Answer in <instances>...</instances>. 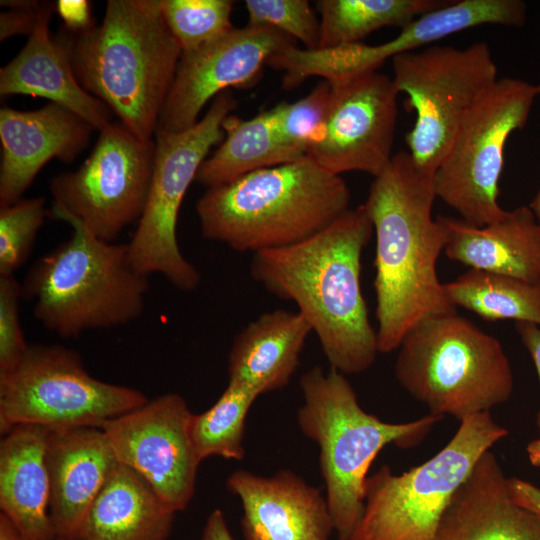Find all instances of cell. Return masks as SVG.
<instances>
[{
	"instance_id": "cell-1",
	"label": "cell",
	"mask_w": 540,
	"mask_h": 540,
	"mask_svg": "<svg viewBox=\"0 0 540 540\" xmlns=\"http://www.w3.org/2000/svg\"><path fill=\"white\" fill-rule=\"evenodd\" d=\"M374 233L360 205L313 236L254 253L251 277L270 294L295 303L318 337L331 368L359 374L378 349L361 290V257Z\"/></svg>"
},
{
	"instance_id": "cell-2",
	"label": "cell",
	"mask_w": 540,
	"mask_h": 540,
	"mask_svg": "<svg viewBox=\"0 0 540 540\" xmlns=\"http://www.w3.org/2000/svg\"><path fill=\"white\" fill-rule=\"evenodd\" d=\"M435 198L433 175L401 151L374 178L363 204L376 236L379 352L396 350L420 321L457 312L437 274L448 237L441 217L432 218Z\"/></svg>"
},
{
	"instance_id": "cell-3",
	"label": "cell",
	"mask_w": 540,
	"mask_h": 540,
	"mask_svg": "<svg viewBox=\"0 0 540 540\" xmlns=\"http://www.w3.org/2000/svg\"><path fill=\"white\" fill-rule=\"evenodd\" d=\"M54 38L82 88L151 140L182 55L160 0H109L99 25L77 31L62 25Z\"/></svg>"
},
{
	"instance_id": "cell-4",
	"label": "cell",
	"mask_w": 540,
	"mask_h": 540,
	"mask_svg": "<svg viewBox=\"0 0 540 540\" xmlns=\"http://www.w3.org/2000/svg\"><path fill=\"white\" fill-rule=\"evenodd\" d=\"M350 200L341 175L305 155L207 188L196 213L204 238L254 254L313 236L350 209Z\"/></svg>"
},
{
	"instance_id": "cell-5",
	"label": "cell",
	"mask_w": 540,
	"mask_h": 540,
	"mask_svg": "<svg viewBox=\"0 0 540 540\" xmlns=\"http://www.w3.org/2000/svg\"><path fill=\"white\" fill-rule=\"evenodd\" d=\"M56 219L70 224L71 237L39 257L22 283L35 319L62 338L137 320L150 282L133 266L128 245L102 241L72 217Z\"/></svg>"
},
{
	"instance_id": "cell-6",
	"label": "cell",
	"mask_w": 540,
	"mask_h": 540,
	"mask_svg": "<svg viewBox=\"0 0 540 540\" xmlns=\"http://www.w3.org/2000/svg\"><path fill=\"white\" fill-rule=\"evenodd\" d=\"M304 403L297 412L301 432L320 448L326 500L338 540H350L362 516L365 481L387 445H418L442 417L428 414L389 423L365 412L345 375L315 366L299 381Z\"/></svg>"
},
{
	"instance_id": "cell-7",
	"label": "cell",
	"mask_w": 540,
	"mask_h": 540,
	"mask_svg": "<svg viewBox=\"0 0 540 540\" xmlns=\"http://www.w3.org/2000/svg\"><path fill=\"white\" fill-rule=\"evenodd\" d=\"M397 349L396 378L429 414L461 422L512 395L513 372L501 343L457 312L420 321Z\"/></svg>"
},
{
	"instance_id": "cell-8",
	"label": "cell",
	"mask_w": 540,
	"mask_h": 540,
	"mask_svg": "<svg viewBox=\"0 0 540 540\" xmlns=\"http://www.w3.org/2000/svg\"><path fill=\"white\" fill-rule=\"evenodd\" d=\"M508 432L490 412L479 413L461 421L421 465L400 475L382 466L365 481L363 513L350 540H432L455 492Z\"/></svg>"
},
{
	"instance_id": "cell-9",
	"label": "cell",
	"mask_w": 540,
	"mask_h": 540,
	"mask_svg": "<svg viewBox=\"0 0 540 540\" xmlns=\"http://www.w3.org/2000/svg\"><path fill=\"white\" fill-rule=\"evenodd\" d=\"M147 401L138 389L93 377L76 350L29 344L13 367L0 371V433L23 424L100 428Z\"/></svg>"
},
{
	"instance_id": "cell-10",
	"label": "cell",
	"mask_w": 540,
	"mask_h": 540,
	"mask_svg": "<svg viewBox=\"0 0 540 540\" xmlns=\"http://www.w3.org/2000/svg\"><path fill=\"white\" fill-rule=\"evenodd\" d=\"M235 106V98L226 90L214 98L206 114L191 128L155 132L150 191L127 245L136 270L147 276L160 274L181 291L195 290L201 276L180 250L176 233L178 214L208 152L223 141V124Z\"/></svg>"
},
{
	"instance_id": "cell-11",
	"label": "cell",
	"mask_w": 540,
	"mask_h": 540,
	"mask_svg": "<svg viewBox=\"0 0 540 540\" xmlns=\"http://www.w3.org/2000/svg\"><path fill=\"white\" fill-rule=\"evenodd\" d=\"M391 60L393 84L398 94H406V109L416 114L405 136L408 153L433 175L469 110L498 80L496 63L482 41L464 49L432 45Z\"/></svg>"
},
{
	"instance_id": "cell-12",
	"label": "cell",
	"mask_w": 540,
	"mask_h": 540,
	"mask_svg": "<svg viewBox=\"0 0 540 540\" xmlns=\"http://www.w3.org/2000/svg\"><path fill=\"white\" fill-rule=\"evenodd\" d=\"M538 85L498 79L467 113L445 157L433 174L436 197L462 220L485 226L506 213L498 203L499 179L508 137L529 118Z\"/></svg>"
},
{
	"instance_id": "cell-13",
	"label": "cell",
	"mask_w": 540,
	"mask_h": 540,
	"mask_svg": "<svg viewBox=\"0 0 540 540\" xmlns=\"http://www.w3.org/2000/svg\"><path fill=\"white\" fill-rule=\"evenodd\" d=\"M155 153V141L140 139L119 120L111 122L78 169L51 179L49 214L72 217L96 238L115 242L143 214Z\"/></svg>"
},
{
	"instance_id": "cell-14",
	"label": "cell",
	"mask_w": 540,
	"mask_h": 540,
	"mask_svg": "<svg viewBox=\"0 0 540 540\" xmlns=\"http://www.w3.org/2000/svg\"><path fill=\"white\" fill-rule=\"evenodd\" d=\"M328 82L325 121L306 155L333 174L377 177L393 157L398 92L392 78L369 70Z\"/></svg>"
},
{
	"instance_id": "cell-15",
	"label": "cell",
	"mask_w": 540,
	"mask_h": 540,
	"mask_svg": "<svg viewBox=\"0 0 540 540\" xmlns=\"http://www.w3.org/2000/svg\"><path fill=\"white\" fill-rule=\"evenodd\" d=\"M177 393H166L102 424L119 463L139 474L175 512L194 496L201 463L191 441L192 416Z\"/></svg>"
},
{
	"instance_id": "cell-16",
	"label": "cell",
	"mask_w": 540,
	"mask_h": 540,
	"mask_svg": "<svg viewBox=\"0 0 540 540\" xmlns=\"http://www.w3.org/2000/svg\"><path fill=\"white\" fill-rule=\"evenodd\" d=\"M296 42L274 28L247 24L197 49L182 52L156 131L191 128L210 99L229 87L253 84L273 56Z\"/></svg>"
},
{
	"instance_id": "cell-17",
	"label": "cell",
	"mask_w": 540,
	"mask_h": 540,
	"mask_svg": "<svg viewBox=\"0 0 540 540\" xmlns=\"http://www.w3.org/2000/svg\"><path fill=\"white\" fill-rule=\"evenodd\" d=\"M87 121L54 102L31 111L0 109V207L16 203L51 159L72 162L89 144Z\"/></svg>"
},
{
	"instance_id": "cell-18",
	"label": "cell",
	"mask_w": 540,
	"mask_h": 540,
	"mask_svg": "<svg viewBox=\"0 0 540 540\" xmlns=\"http://www.w3.org/2000/svg\"><path fill=\"white\" fill-rule=\"evenodd\" d=\"M226 486L241 501L246 540H329L334 530L326 497L291 470L266 477L238 469Z\"/></svg>"
},
{
	"instance_id": "cell-19",
	"label": "cell",
	"mask_w": 540,
	"mask_h": 540,
	"mask_svg": "<svg viewBox=\"0 0 540 540\" xmlns=\"http://www.w3.org/2000/svg\"><path fill=\"white\" fill-rule=\"evenodd\" d=\"M50 517L58 537L78 539L118 460L100 428L49 430Z\"/></svg>"
},
{
	"instance_id": "cell-20",
	"label": "cell",
	"mask_w": 540,
	"mask_h": 540,
	"mask_svg": "<svg viewBox=\"0 0 540 540\" xmlns=\"http://www.w3.org/2000/svg\"><path fill=\"white\" fill-rule=\"evenodd\" d=\"M432 540H540V516L510 498L507 477L488 450L455 492Z\"/></svg>"
},
{
	"instance_id": "cell-21",
	"label": "cell",
	"mask_w": 540,
	"mask_h": 540,
	"mask_svg": "<svg viewBox=\"0 0 540 540\" xmlns=\"http://www.w3.org/2000/svg\"><path fill=\"white\" fill-rule=\"evenodd\" d=\"M55 10L56 4L41 1L36 26L25 46L0 69V94L44 97L101 131L112 122L115 114L82 88L65 50L50 36L49 23Z\"/></svg>"
},
{
	"instance_id": "cell-22",
	"label": "cell",
	"mask_w": 540,
	"mask_h": 540,
	"mask_svg": "<svg viewBox=\"0 0 540 540\" xmlns=\"http://www.w3.org/2000/svg\"><path fill=\"white\" fill-rule=\"evenodd\" d=\"M48 432L37 425H18L0 442V513L21 540L57 539L50 517Z\"/></svg>"
},
{
	"instance_id": "cell-23",
	"label": "cell",
	"mask_w": 540,
	"mask_h": 540,
	"mask_svg": "<svg viewBox=\"0 0 540 540\" xmlns=\"http://www.w3.org/2000/svg\"><path fill=\"white\" fill-rule=\"evenodd\" d=\"M446 231V256L470 268L540 279V227L529 206H521L498 221L475 226L462 219L441 217Z\"/></svg>"
},
{
	"instance_id": "cell-24",
	"label": "cell",
	"mask_w": 540,
	"mask_h": 540,
	"mask_svg": "<svg viewBox=\"0 0 540 540\" xmlns=\"http://www.w3.org/2000/svg\"><path fill=\"white\" fill-rule=\"evenodd\" d=\"M313 333L298 311L275 309L247 324L228 355V381L258 395L280 390L296 372L308 336Z\"/></svg>"
},
{
	"instance_id": "cell-25",
	"label": "cell",
	"mask_w": 540,
	"mask_h": 540,
	"mask_svg": "<svg viewBox=\"0 0 540 540\" xmlns=\"http://www.w3.org/2000/svg\"><path fill=\"white\" fill-rule=\"evenodd\" d=\"M175 514L139 474L118 462L78 540H167Z\"/></svg>"
},
{
	"instance_id": "cell-26",
	"label": "cell",
	"mask_w": 540,
	"mask_h": 540,
	"mask_svg": "<svg viewBox=\"0 0 540 540\" xmlns=\"http://www.w3.org/2000/svg\"><path fill=\"white\" fill-rule=\"evenodd\" d=\"M226 137L200 166L195 181L207 188L229 183L253 171L295 161L282 144L270 110L248 120L229 115Z\"/></svg>"
},
{
	"instance_id": "cell-27",
	"label": "cell",
	"mask_w": 540,
	"mask_h": 540,
	"mask_svg": "<svg viewBox=\"0 0 540 540\" xmlns=\"http://www.w3.org/2000/svg\"><path fill=\"white\" fill-rule=\"evenodd\" d=\"M448 299L487 320L512 319L540 326V279L470 268L455 280L443 283Z\"/></svg>"
},
{
	"instance_id": "cell-28",
	"label": "cell",
	"mask_w": 540,
	"mask_h": 540,
	"mask_svg": "<svg viewBox=\"0 0 540 540\" xmlns=\"http://www.w3.org/2000/svg\"><path fill=\"white\" fill-rule=\"evenodd\" d=\"M445 0H321L318 48L358 43L385 26L405 27L417 17L444 6ZM317 48V49H318Z\"/></svg>"
},
{
	"instance_id": "cell-29",
	"label": "cell",
	"mask_w": 540,
	"mask_h": 540,
	"mask_svg": "<svg viewBox=\"0 0 540 540\" xmlns=\"http://www.w3.org/2000/svg\"><path fill=\"white\" fill-rule=\"evenodd\" d=\"M258 396L250 387L228 381L209 409L192 414L189 432L201 462L212 456L232 460L244 458L246 416Z\"/></svg>"
},
{
	"instance_id": "cell-30",
	"label": "cell",
	"mask_w": 540,
	"mask_h": 540,
	"mask_svg": "<svg viewBox=\"0 0 540 540\" xmlns=\"http://www.w3.org/2000/svg\"><path fill=\"white\" fill-rule=\"evenodd\" d=\"M164 20L182 52L197 49L234 28L230 0H160Z\"/></svg>"
},
{
	"instance_id": "cell-31",
	"label": "cell",
	"mask_w": 540,
	"mask_h": 540,
	"mask_svg": "<svg viewBox=\"0 0 540 540\" xmlns=\"http://www.w3.org/2000/svg\"><path fill=\"white\" fill-rule=\"evenodd\" d=\"M42 196L0 207V275H14L28 259L49 211Z\"/></svg>"
},
{
	"instance_id": "cell-32",
	"label": "cell",
	"mask_w": 540,
	"mask_h": 540,
	"mask_svg": "<svg viewBox=\"0 0 540 540\" xmlns=\"http://www.w3.org/2000/svg\"><path fill=\"white\" fill-rule=\"evenodd\" d=\"M330 84L321 81L305 97L294 103L281 102L271 109L278 136L293 157L298 160L320 133L325 121Z\"/></svg>"
},
{
	"instance_id": "cell-33",
	"label": "cell",
	"mask_w": 540,
	"mask_h": 540,
	"mask_svg": "<svg viewBox=\"0 0 540 540\" xmlns=\"http://www.w3.org/2000/svg\"><path fill=\"white\" fill-rule=\"evenodd\" d=\"M248 25L271 27L317 49L320 22L306 0H246Z\"/></svg>"
},
{
	"instance_id": "cell-34",
	"label": "cell",
	"mask_w": 540,
	"mask_h": 540,
	"mask_svg": "<svg viewBox=\"0 0 540 540\" xmlns=\"http://www.w3.org/2000/svg\"><path fill=\"white\" fill-rule=\"evenodd\" d=\"M22 284L14 275H0V371L13 367L23 356L24 339L19 316Z\"/></svg>"
},
{
	"instance_id": "cell-35",
	"label": "cell",
	"mask_w": 540,
	"mask_h": 540,
	"mask_svg": "<svg viewBox=\"0 0 540 540\" xmlns=\"http://www.w3.org/2000/svg\"><path fill=\"white\" fill-rule=\"evenodd\" d=\"M1 6L9 10L0 13V41L16 35H28L33 32L41 2L32 0H2Z\"/></svg>"
},
{
	"instance_id": "cell-36",
	"label": "cell",
	"mask_w": 540,
	"mask_h": 540,
	"mask_svg": "<svg viewBox=\"0 0 540 540\" xmlns=\"http://www.w3.org/2000/svg\"><path fill=\"white\" fill-rule=\"evenodd\" d=\"M56 11L63 20V26L70 30H82L95 24L90 3L86 0H59Z\"/></svg>"
},
{
	"instance_id": "cell-37",
	"label": "cell",
	"mask_w": 540,
	"mask_h": 540,
	"mask_svg": "<svg viewBox=\"0 0 540 540\" xmlns=\"http://www.w3.org/2000/svg\"><path fill=\"white\" fill-rule=\"evenodd\" d=\"M510 498L518 505L540 516V488L516 477L507 478Z\"/></svg>"
},
{
	"instance_id": "cell-38",
	"label": "cell",
	"mask_w": 540,
	"mask_h": 540,
	"mask_svg": "<svg viewBox=\"0 0 540 540\" xmlns=\"http://www.w3.org/2000/svg\"><path fill=\"white\" fill-rule=\"evenodd\" d=\"M516 330L532 357L540 382V326L528 322H516ZM536 424L540 436V409L537 413Z\"/></svg>"
},
{
	"instance_id": "cell-39",
	"label": "cell",
	"mask_w": 540,
	"mask_h": 540,
	"mask_svg": "<svg viewBox=\"0 0 540 540\" xmlns=\"http://www.w3.org/2000/svg\"><path fill=\"white\" fill-rule=\"evenodd\" d=\"M201 540H234L220 509L213 510L204 524Z\"/></svg>"
},
{
	"instance_id": "cell-40",
	"label": "cell",
	"mask_w": 540,
	"mask_h": 540,
	"mask_svg": "<svg viewBox=\"0 0 540 540\" xmlns=\"http://www.w3.org/2000/svg\"><path fill=\"white\" fill-rule=\"evenodd\" d=\"M0 540H21L10 520L0 513Z\"/></svg>"
},
{
	"instance_id": "cell-41",
	"label": "cell",
	"mask_w": 540,
	"mask_h": 540,
	"mask_svg": "<svg viewBox=\"0 0 540 540\" xmlns=\"http://www.w3.org/2000/svg\"><path fill=\"white\" fill-rule=\"evenodd\" d=\"M526 450L531 464L533 466H540V438L531 441Z\"/></svg>"
},
{
	"instance_id": "cell-42",
	"label": "cell",
	"mask_w": 540,
	"mask_h": 540,
	"mask_svg": "<svg viewBox=\"0 0 540 540\" xmlns=\"http://www.w3.org/2000/svg\"><path fill=\"white\" fill-rule=\"evenodd\" d=\"M539 89H540V81L539 83L537 84ZM530 209L532 210L535 218H536V221L540 227V190L537 192V194L535 195V197L533 198V200L531 201L530 205H529Z\"/></svg>"
},
{
	"instance_id": "cell-43",
	"label": "cell",
	"mask_w": 540,
	"mask_h": 540,
	"mask_svg": "<svg viewBox=\"0 0 540 540\" xmlns=\"http://www.w3.org/2000/svg\"><path fill=\"white\" fill-rule=\"evenodd\" d=\"M56 540H78V539H68V538L58 537Z\"/></svg>"
}]
</instances>
